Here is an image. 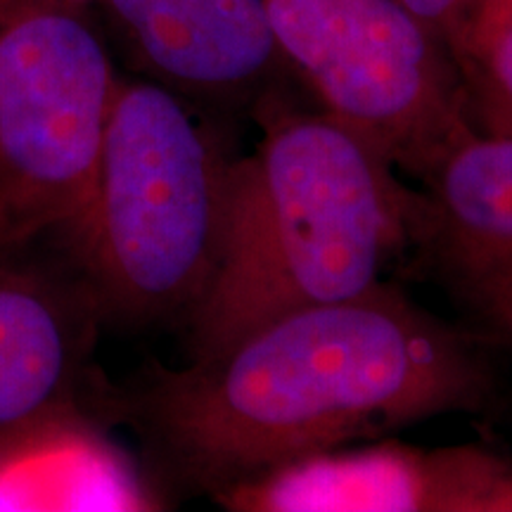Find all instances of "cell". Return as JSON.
<instances>
[{
    "label": "cell",
    "mask_w": 512,
    "mask_h": 512,
    "mask_svg": "<svg viewBox=\"0 0 512 512\" xmlns=\"http://www.w3.org/2000/svg\"><path fill=\"white\" fill-rule=\"evenodd\" d=\"M496 394L475 339L380 283L275 316L188 368L147 370L117 406L166 482L219 501L313 453L484 413Z\"/></svg>",
    "instance_id": "1"
},
{
    "label": "cell",
    "mask_w": 512,
    "mask_h": 512,
    "mask_svg": "<svg viewBox=\"0 0 512 512\" xmlns=\"http://www.w3.org/2000/svg\"><path fill=\"white\" fill-rule=\"evenodd\" d=\"M256 105L261 140L230 166L219 261L188 313L192 358L275 316L373 290L425 230V197L354 128L271 93Z\"/></svg>",
    "instance_id": "2"
},
{
    "label": "cell",
    "mask_w": 512,
    "mask_h": 512,
    "mask_svg": "<svg viewBox=\"0 0 512 512\" xmlns=\"http://www.w3.org/2000/svg\"><path fill=\"white\" fill-rule=\"evenodd\" d=\"M230 166L181 93L119 76L91 195L57 233L100 318L195 309L219 261Z\"/></svg>",
    "instance_id": "3"
},
{
    "label": "cell",
    "mask_w": 512,
    "mask_h": 512,
    "mask_svg": "<svg viewBox=\"0 0 512 512\" xmlns=\"http://www.w3.org/2000/svg\"><path fill=\"white\" fill-rule=\"evenodd\" d=\"M117 79L88 10L0 0V256L79 216Z\"/></svg>",
    "instance_id": "4"
},
{
    "label": "cell",
    "mask_w": 512,
    "mask_h": 512,
    "mask_svg": "<svg viewBox=\"0 0 512 512\" xmlns=\"http://www.w3.org/2000/svg\"><path fill=\"white\" fill-rule=\"evenodd\" d=\"M285 69L323 112L425 178L475 128L453 55L403 0H266Z\"/></svg>",
    "instance_id": "5"
},
{
    "label": "cell",
    "mask_w": 512,
    "mask_h": 512,
    "mask_svg": "<svg viewBox=\"0 0 512 512\" xmlns=\"http://www.w3.org/2000/svg\"><path fill=\"white\" fill-rule=\"evenodd\" d=\"M230 510L512 512V463L482 448L399 444L313 453L221 496Z\"/></svg>",
    "instance_id": "6"
},
{
    "label": "cell",
    "mask_w": 512,
    "mask_h": 512,
    "mask_svg": "<svg viewBox=\"0 0 512 512\" xmlns=\"http://www.w3.org/2000/svg\"><path fill=\"white\" fill-rule=\"evenodd\" d=\"M147 79L183 98L254 105L283 57L266 0H100Z\"/></svg>",
    "instance_id": "7"
},
{
    "label": "cell",
    "mask_w": 512,
    "mask_h": 512,
    "mask_svg": "<svg viewBox=\"0 0 512 512\" xmlns=\"http://www.w3.org/2000/svg\"><path fill=\"white\" fill-rule=\"evenodd\" d=\"M0 256V430L74 401L98 311L67 285Z\"/></svg>",
    "instance_id": "8"
},
{
    "label": "cell",
    "mask_w": 512,
    "mask_h": 512,
    "mask_svg": "<svg viewBox=\"0 0 512 512\" xmlns=\"http://www.w3.org/2000/svg\"><path fill=\"white\" fill-rule=\"evenodd\" d=\"M150 503L131 463L76 403L0 430V512L145 510Z\"/></svg>",
    "instance_id": "9"
},
{
    "label": "cell",
    "mask_w": 512,
    "mask_h": 512,
    "mask_svg": "<svg viewBox=\"0 0 512 512\" xmlns=\"http://www.w3.org/2000/svg\"><path fill=\"white\" fill-rule=\"evenodd\" d=\"M427 240L458 278L512 261V133H470L448 147L425 176Z\"/></svg>",
    "instance_id": "10"
},
{
    "label": "cell",
    "mask_w": 512,
    "mask_h": 512,
    "mask_svg": "<svg viewBox=\"0 0 512 512\" xmlns=\"http://www.w3.org/2000/svg\"><path fill=\"white\" fill-rule=\"evenodd\" d=\"M467 114L477 133H512V0L477 12L458 53Z\"/></svg>",
    "instance_id": "11"
},
{
    "label": "cell",
    "mask_w": 512,
    "mask_h": 512,
    "mask_svg": "<svg viewBox=\"0 0 512 512\" xmlns=\"http://www.w3.org/2000/svg\"><path fill=\"white\" fill-rule=\"evenodd\" d=\"M406 8L437 36L458 64V53L475 17L479 0H403Z\"/></svg>",
    "instance_id": "12"
},
{
    "label": "cell",
    "mask_w": 512,
    "mask_h": 512,
    "mask_svg": "<svg viewBox=\"0 0 512 512\" xmlns=\"http://www.w3.org/2000/svg\"><path fill=\"white\" fill-rule=\"evenodd\" d=\"M475 304L503 330L512 332V261L460 283Z\"/></svg>",
    "instance_id": "13"
},
{
    "label": "cell",
    "mask_w": 512,
    "mask_h": 512,
    "mask_svg": "<svg viewBox=\"0 0 512 512\" xmlns=\"http://www.w3.org/2000/svg\"><path fill=\"white\" fill-rule=\"evenodd\" d=\"M53 3L67 5V8H76V10H88L93 8V5H98L100 0H53Z\"/></svg>",
    "instance_id": "14"
},
{
    "label": "cell",
    "mask_w": 512,
    "mask_h": 512,
    "mask_svg": "<svg viewBox=\"0 0 512 512\" xmlns=\"http://www.w3.org/2000/svg\"><path fill=\"white\" fill-rule=\"evenodd\" d=\"M503 3H510V0H479V3H477V10H475V15H477V12L489 10V8H496V5H503ZM472 19H475V17H472Z\"/></svg>",
    "instance_id": "15"
}]
</instances>
